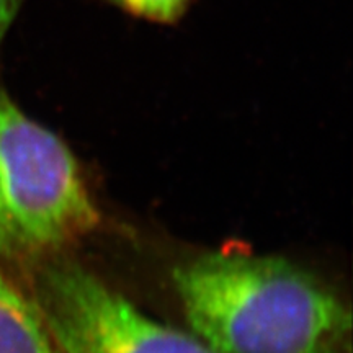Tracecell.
I'll use <instances>...</instances> for the list:
<instances>
[{
    "label": "cell",
    "mask_w": 353,
    "mask_h": 353,
    "mask_svg": "<svg viewBox=\"0 0 353 353\" xmlns=\"http://www.w3.org/2000/svg\"><path fill=\"white\" fill-rule=\"evenodd\" d=\"M63 353H214L144 314L79 262L57 255L15 278Z\"/></svg>",
    "instance_id": "cell-3"
},
{
    "label": "cell",
    "mask_w": 353,
    "mask_h": 353,
    "mask_svg": "<svg viewBox=\"0 0 353 353\" xmlns=\"http://www.w3.org/2000/svg\"><path fill=\"white\" fill-rule=\"evenodd\" d=\"M23 0H0V43L10 28Z\"/></svg>",
    "instance_id": "cell-6"
},
{
    "label": "cell",
    "mask_w": 353,
    "mask_h": 353,
    "mask_svg": "<svg viewBox=\"0 0 353 353\" xmlns=\"http://www.w3.org/2000/svg\"><path fill=\"white\" fill-rule=\"evenodd\" d=\"M172 280L193 335L214 353H353L348 303L290 260L214 250Z\"/></svg>",
    "instance_id": "cell-1"
},
{
    "label": "cell",
    "mask_w": 353,
    "mask_h": 353,
    "mask_svg": "<svg viewBox=\"0 0 353 353\" xmlns=\"http://www.w3.org/2000/svg\"><path fill=\"white\" fill-rule=\"evenodd\" d=\"M99 224L76 156L0 88V268L15 280Z\"/></svg>",
    "instance_id": "cell-2"
},
{
    "label": "cell",
    "mask_w": 353,
    "mask_h": 353,
    "mask_svg": "<svg viewBox=\"0 0 353 353\" xmlns=\"http://www.w3.org/2000/svg\"><path fill=\"white\" fill-rule=\"evenodd\" d=\"M113 2L145 19L170 21L183 12L188 0H113Z\"/></svg>",
    "instance_id": "cell-5"
},
{
    "label": "cell",
    "mask_w": 353,
    "mask_h": 353,
    "mask_svg": "<svg viewBox=\"0 0 353 353\" xmlns=\"http://www.w3.org/2000/svg\"><path fill=\"white\" fill-rule=\"evenodd\" d=\"M0 353H63L26 291L0 268Z\"/></svg>",
    "instance_id": "cell-4"
}]
</instances>
